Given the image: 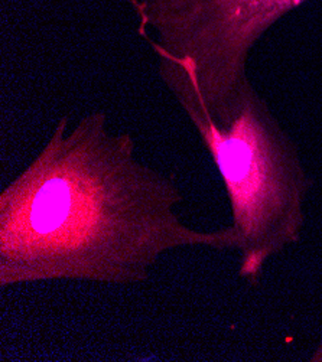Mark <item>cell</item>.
Here are the masks:
<instances>
[{"label": "cell", "instance_id": "2", "mask_svg": "<svg viewBox=\"0 0 322 362\" xmlns=\"http://www.w3.org/2000/svg\"><path fill=\"white\" fill-rule=\"evenodd\" d=\"M185 115L223 180L238 274L256 283L272 259L301 243L311 176L250 80L219 115Z\"/></svg>", "mask_w": 322, "mask_h": 362}, {"label": "cell", "instance_id": "3", "mask_svg": "<svg viewBox=\"0 0 322 362\" xmlns=\"http://www.w3.org/2000/svg\"><path fill=\"white\" fill-rule=\"evenodd\" d=\"M308 0H133L158 71L216 113L250 80L247 61L265 33Z\"/></svg>", "mask_w": 322, "mask_h": 362}, {"label": "cell", "instance_id": "4", "mask_svg": "<svg viewBox=\"0 0 322 362\" xmlns=\"http://www.w3.org/2000/svg\"><path fill=\"white\" fill-rule=\"evenodd\" d=\"M309 362H322V337L316 344L315 349L312 351V354L309 355Z\"/></svg>", "mask_w": 322, "mask_h": 362}, {"label": "cell", "instance_id": "1", "mask_svg": "<svg viewBox=\"0 0 322 362\" xmlns=\"http://www.w3.org/2000/svg\"><path fill=\"white\" fill-rule=\"evenodd\" d=\"M61 117L42 151L0 194V288L42 281L137 284L166 252L233 250L230 227L183 221L173 176L136 158L103 112Z\"/></svg>", "mask_w": 322, "mask_h": 362}]
</instances>
